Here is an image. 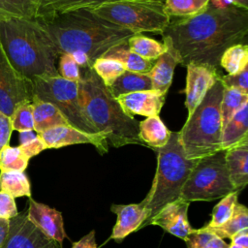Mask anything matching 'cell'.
Returning <instances> with one entry per match:
<instances>
[{
	"label": "cell",
	"instance_id": "52a82bcc",
	"mask_svg": "<svg viewBox=\"0 0 248 248\" xmlns=\"http://www.w3.org/2000/svg\"><path fill=\"white\" fill-rule=\"evenodd\" d=\"M98 16L135 34H161L170 23L165 5L156 0H114L91 9Z\"/></svg>",
	"mask_w": 248,
	"mask_h": 248
},
{
	"label": "cell",
	"instance_id": "6da1fadb",
	"mask_svg": "<svg viewBox=\"0 0 248 248\" xmlns=\"http://www.w3.org/2000/svg\"><path fill=\"white\" fill-rule=\"evenodd\" d=\"M247 34L248 9L210 1L199 15L170 19L162 37L170 44L179 64L219 68L223 52L240 44Z\"/></svg>",
	"mask_w": 248,
	"mask_h": 248
},
{
	"label": "cell",
	"instance_id": "681fc988",
	"mask_svg": "<svg viewBox=\"0 0 248 248\" xmlns=\"http://www.w3.org/2000/svg\"><path fill=\"white\" fill-rule=\"evenodd\" d=\"M60 248H62V247H60Z\"/></svg>",
	"mask_w": 248,
	"mask_h": 248
},
{
	"label": "cell",
	"instance_id": "e0dca14e",
	"mask_svg": "<svg viewBox=\"0 0 248 248\" xmlns=\"http://www.w3.org/2000/svg\"><path fill=\"white\" fill-rule=\"evenodd\" d=\"M126 115L135 118L136 114L146 117L159 115L166 99V94L154 90L133 92L115 98Z\"/></svg>",
	"mask_w": 248,
	"mask_h": 248
},
{
	"label": "cell",
	"instance_id": "8992f818",
	"mask_svg": "<svg viewBox=\"0 0 248 248\" xmlns=\"http://www.w3.org/2000/svg\"><path fill=\"white\" fill-rule=\"evenodd\" d=\"M223 84L220 78L206 92L178 132L179 140L188 159H201L221 150L222 119L221 100Z\"/></svg>",
	"mask_w": 248,
	"mask_h": 248
},
{
	"label": "cell",
	"instance_id": "c3c4849f",
	"mask_svg": "<svg viewBox=\"0 0 248 248\" xmlns=\"http://www.w3.org/2000/svg\"><path fill=\"white\" fill-rule=\"evenodd\" d=\"M156 1H158V2H161V3H163V4H164L166 0H156Z\"/></svg>",
	"mask_w": 248,
	"mask_h": 248
},
{
	"label": "cell",
	"instance_id": "7dc6e473",
	"mask_svg": "<svg viewBox=\"0 0 248 248\" xmlns=\"http://www.w3.org/2000/svg\"><path fill=\"white\" fill-rule=\"evenodd\" d=\"M229 248H242V247H239V246H236V245L231 243V244H229Z\"/></svg>",
	"mask_w": 248,
	"mask_h": 248
},
{
	"label": "cell",
	"instance_id": "ee69618b",
	"mask_svg": "<svg viewBox=\"0 0 248 248\" xmlns=\"http://www.w3.org/2000/svg\"><path fill=\"white\" fill-rule=\"evenodd\" d=\"M231 243L242 247L248 248V229H244L236 233H234L231 238Z\"/></svg>",
	"mask_w": 248,
	"mask_h": 248
},
{
	"label": "cell",
	"instance_id": "8d00e7d4",
	"mask_svg": "<svg viewBox=\"0 0 248 248\" xmlns=\"http://www.w3.org/2000/svg\"><path fill=\"white\" fill-rule=\"evenodd\" d=\"M10 121L13 131L15 130L20 133L34 130L32 103L23 102L16 106L12 114L10 115Z\"/></svg>",
	"mask_w": 248,
	"mask_h": 248
},
{
	"label": "cell",
	"instance_id": "f1b7e54d",
	"mask_svg": "<svg viewBox=\"0 0 248 248\" xmlns=\"http://www.w3.org/2000/svg\"><path fill=\"white\" fill-rule=\"evenodd\" d=\"M219 66L229 75L241 72L248 66V46L240 43L228 47L220 58Z\"/></svg>",
	"mask_w": 248,
	"mask_h": 248
},
{
	"label": "cell",
	"instance_id": "d590c367",
	"mask_svg": "<svg viewBox=\"0 0 248 248\" xmlns=\"http://www.w3.org/2000/svg\"><path fill=\"white\" fill-rule=\"evenodd\" d=\"M91 68L107 87L109 86L125 71V68L119 61L106 57L96 59Z\"/></svg>",
	"mask_w": 248,
	"mask_h": 248
},
{
	"label": "cell",
	"instance_id": "7a4b0ae2",
	"mask_svg": "<svg viewBox=\"0 0 248 248\" xmlns=\"http://www.w3.org/2000/svg\"><path fill=\"white\" fill-rule=\"evenodd\" d=\"M46 30L59 54H84L92 67L109 48L125 43L135 33L111 23L90 8H81L53 16L37 19Z\"/></svg>",
	"mask_w": 248,
	"mask_h": 248
},
{
	"label": "cell",
	"instance_id": "74e56055",
	"mask_svg": "<svg viewBox=\"0 0 248 248\" xmlns=\"http://www.w3.org/2000/svg\"><path fill=\"white\" fill-rule=\"evenodd\" d=\"M18 147L29 160L41 153L43 150L46 149L44 141L40 136L34 132V130L19 133Z\"/></svg>",
	"mask_w": 248,
	"mask_h": 248
},
{
	"label": "cell",
	"instance_id": "b9f144b4",
	"mask_svg": "<svg viewBox=\"0 0 248 248\" xmlns=\"http://www.w3.org/2000/svg\"><path fill=\"white\" fill-rule=\"evenodd\" d=\"M12 132L10 117L0 111V149L9 144Z\"/></svg>",
	"mask_w": 248,
	"mask_h": 248
},
{
	"label": "cell",
	"instance_id": "ffe728a7",
	"mask_svg": "<svg viewBox=\"0 0 248 248\" xmlns=\"http://www.w3.org/2000/svg\"><path fill=\"white\" fill-rule=\"evenodd\" d=\"M114 0H37L36 19H48L81 8H95Z\"/></svg>",
	"mask_w": 248,
	"mask_h": 248
},
{
	"label": "cell",
	"instance_id": "f6af8a7d",
	"mask_svg": "<svg viewBox=\"0 0 248 248\" xmlns=\"http://www.w3.org/2000/svg\"><path fill=\"white\" fill-rule=\"evenodd\" d=\"M9 221L10 220L0 219V247L7 235L8 229H9Z\"/></svg>",
	"mask_w": 248,
	"mask_h": 248
},
{
	"label": "cell",
	"instance_id": "836d02e7",
	"mask_svg": "<svg viewBox=\"0 0 248 248\" xmlns=\"http://www.w3.org/2000/svg\"><path fill=\"white\" fill-rule=\"evenodd\" d=\"M29 159L22 153L18 146L5 145L0 149L1 171H24L28 167Z\"/></svg>",
	"mask_w": 248,
	"mask_h": 248
},
{
	"label": "cell",
	"instance_id": "ba28073f",
	"mask_svg": "<svg viewBox=\"0 0 248 248\" xmlns=\"http://www.w3.org/2000/svg\"><path fill=\"white\" fill-rule=\"evenodd\" d=\"M235 191L226 165V150L199 159L187 178L180 198L186 202H210Z\"/></svg>",
	"mask_w": 248,
	"mask_h": 248
},
{
	"label": "cell",
	"instance_id": "f35d334b",
	"mask_svg": "<svg viewBox=\"0 0 248 248\" xmlns=\"http://www.w3.org/2000/svg\"><path fill=\"white\" fill-rule=\"evenodd\" d=\"M57 72L61 78L67 80L78 82L80 79V68L70 54L61 53L59 55Z\"/></svg>",
	"mask_w": 248,
	"mask_h": 248
},
{
	"label": "cell",
	"instance_id": "ab89813d",
	"mask_svg": "<svg viewBox=\"0 0 248 248\" xmlns=\"http://www.w3.org/2000/svg\"><path fill=\"white\" fill-rule=\"evenodd\" d=\"M220 81L224 88L236 89L248 95V66L237 74L221 76Z\"/></svg>",
	"mask_w": 248,
	"mask_h": 248
},
{
	"label": "cell",
	"instance_id": "7bdbcfd3",
	"mask_svg": "<svg viewBox=\"0 0 248 248\" xmlns=\"http://www.w3.org/2000/svg\"><path fill=\"white\" fill-rule=\"evenodd\" d=\"M72 248H98L95 239V232L91 231L77 242H73Z\"/></svg>",
	"mask_w": 248,
	"mask_h": 248
},
{
	"label": "cell",
	"instance_id": "d4e9b609",
	"mask_svg": "<svg viewBox=\"0 0 248 248\" xmlns=\"http://www.w3.org/2000/svg\"><path fill=\"white\" fill-rule=\"evenodd\" d=\"M102 57L117 60L123 65L125 70L141 74H147L155 62V60L144 59L132 51L127 42L112 46Z\"/></svg>",
	"mask_w": 248,
	"mask_h": 248
},
{
	"label": "cell",
	"instance_id": "cb8c5ba5",
	"mask_svg": "<svg viewBox=\"0 0 248 248\" xmlns=\"http://www.w3.org/2000/svg\"><path fill=\"white\" fill-rule=\"evenodd\" d=\"M113 98L121 95L152 90V83L147 74L130 72L125 70L109 86L107 87Z\"/></svg>",
	"mask_w": 248,
	"mask_h": 248
},
{
	"label": "cell",
	"instance_id": "d6a6232c",
	"mask_svg": "<svg viewBox=\"0 0 248 248\" xmlns=\"http://www.w3.org/2000/svg\"><path fill=\"white\" fill-rule=\"evenodd\" d=\"M184 241L187 248H229V244L223 238L203 227L193 229Z\"/></svg>",
	"mask_w": 248,
	"mask_h": 248
},
{
	"label": "cell",
	"instance_id": "4fadbf2b",
	"mask_svg": "<svg viewBox=\"0 0 248 248\" xmlns=\"http://www.w3.org/2000/svg\"><path fill=\"white\" fill-rule=\"evenodd\" d=\"M186 88H185V107L188 115L193 112L196 107L203 99L206 92L220 78L218 68L204 64H188Z\"/></svg>",
	"mask_w": 248,
	"mask_h": 248
},
{
	"label": "cell",
	"instance_id": "3957f363",
	"mask_svg": "<svg viewBox=\"0 0 248 248\" xmlns=\"http://www.w3.org/2000/svg\"><path fill=\"white\" fill-rule=\"evenodd\" d=\"M0 46L13 67L28 80L59 76V52L36 18L0 19Z\"/></svg>",
	"mask_w": 248,
	"mask_h": 248
},
{
	"label": "cell",
	"instance_id": "7402d4cb",
	"mask_svg": "<svg viewBox=\"0 0 248 248\" xmlns=\"http://www.w3.org/2000/svg\"><path fill=\"white\" fill-rule=\"evenodd\" d=\"M34 131L40 134L57 126H69V122L52 104L32 98Z\"/></svg>",
	"mask_w": 248,
	"mask_h": 248
},
{
	"label": "cell",
	"instance_id": "30bf717a",
	"mask_svg": "<svg viewBox=\"0 0 248 248\" xmlns=\"http://www.w3.org/2000/svg\"><path fill=\"white\" fill-rule=\"evenodd\" d=\"M32 97L31 81L13 67L0 46V111L10 117L16 106Z\"/></svg>",
	"mask_w": 248,
	"mask_h": 248
},
{
	"label": "cell",
	"instance_id": "5b68a950",
	"mask_svg": "<svg viewBox=\"0 0 248 248\" xmlns=\"http://www.w3.org/2000/svg\"><path fill=\"white\" fill-rule=\"evenodd\" d=\"M153 150L157 152V170L151 188L141 201L149 213L143 227L148 226L150 219L164 205L180 198L182 188L199 160L186 157L178 132H170L168 142Z\"/></svg>",
	"mask_w": 248,
	"mask_h": 248
},
{
	"label": "cell",
	"instance_id": "8fae6325",
	"mask_svg": "<svg viewBox=\"0 0 248 248\" xmlns=\"http://www.w3.org/2000/svg\"><path fill=\"white\" fill-rule=\"evenodd\" d=\"M62 244L44 234L22 211L9 221L7 235L0 248H60Z\"/></svg>",
	"mask_w": 248,
	"mask_h": 248
},
{
	"label": "cell",
	"instance_id": "277c9868",
	"mask_svg": "<svg viewBox=\"0 0 248 248\" xmlns=\"http://www.w3.org/2000/svg\"><path fill=\"white\" fill-rule=\"evenodd\" d=\"M78 89L86 116L110 145L116 148L128 144L144 145L139 137V121L125 114L92 68L80 69Z\"/></svg>",
	"mask_w": 248,
	"mask_h": 248
},
{
	"label": "cell",
	"instance_id": "2e32d148",
	"mask_svg": "<svg viewBox=\"0 0 248 248\" xmlns=\"http://www.w3.org/2000/svg\"><path fill=\"white\" fill-rule=\"evenodd\" d=\"M110 211L117 216L110 238L117 241L143 228L149 217V213L141 202L131 204H112Z\"/></svg>",
	"mask_w": 248,
	"mask_h": 248
},
{
	"label": "cell",
	"instance_id": "603a6c76",
	"mask_svg": "<svg viewBox=\"0 0 248 248\" xmlns=\"http://www.w3.org/2000/svg\"><path fill=\"white\" fill-rule=\"evenodd\" d=\"M139 137L145 146L156 149L163 147L168 142L170 131L159 115L149 116L139 122Z\"/></svg>",
	"mask_w": 248,
	"mask_h": 248
},
{
	"label": "cell",
	"instance_id": "bcb514c9",
	"mask_svg": "<svg viewBox=\"0 0 248 248\" xmlns=\"http://www.w3.org/2000/svg\"><path fill=\"white\" fill-rule=\"evenodd\" d=\"M231 1L238 7L248 9V0H231Z\"/></svg>",
	"mask_w": 248,
	"mask_h": 248
},
{
	"label": "cell",
	"instance_id": "d6986e66",
	"mask_svg": "<svg viewBox=\"0 0 248 248\" xmlns=\"http://www.w3.org/2000/svg\"><path fill=\"white\" fill-rule=\"evenodd\" d=\"M226 165L235 191H241L248 183V140L226 150Z\"/></svg>",
	"mask_w": 248,
	"mask_h": 248
},
{
	"label": "cell",
	"instance_id": "ac0fdd59",
	"mask_svg": "<svg viewBox=\"0 0 248 248\" xmlns=\"http://www.w3.org/2000/svg\"><path fill=\"white\" fill-rule=\"evenodd\" d=\"M166 45V51L161 54L154 62L153 67L147 73L151 79L152 90L161 94H166L171 84L175 66L178 64V59L167 40H163Z\"/></svg>",
	"mask_w": 248,
	"mask_h": 248
},
{
	"label": "cell",
	"instance_id": "e575fe53",
	"mask_svg": "<svg viewBox=\"0 0 248 248\" xmlns=\"http://www.w3.org/2000/svg\"><path fill=\"white\" fill-rule=\"evenodd\" d=\"M239 192L240 191H232L222 198V200L214 206L211 220L208 224L205 225V227H219L230 219L237 202V197Z\"/></svg>",
	"mask_w": 248,
	"mask_h": 248
},
{
	"label": "cell",
	"instance_id": "5bb4252c",
	"mask_svg": "<svg viewBox=\"0 0 248 248\" xmlns=\"http://www.w3.org/2000/svg\"><path fill=\"white\" fill-rule=\"evenodd\" d=\"M189 205L190 202L182 199L169 202L150 219L148 225L158 226L184 240L193 230L188 220Z\"/></svg>",
	"mask_w": 248,
	"mask_h": 248
},
{
	"label": "cell",
	"instance_id": "4316f807",
	"mask_svg": "<svg viewBox=\"0 0 248 248\" xmlns=\"http://www.w3.org/2000/svg\"><path fill=\"white\" fill-rule=\"evenodd\" d=\"M210 232H214L221 238H231L234 233L248 229V209L244 204L236 202L233 212L230 219L219 227L207 228L203 227Z\"/></svg>",
	"mask_w": 248,
	"mask_h": 248
},
{
	"label": "cell",
	"instance_id": "f546056e",
	"mask_svg": "<svg viewBox=\"0 0 248 248\" xmlns=\"http://www.w3.org/2000/svg\"><path fill=\"white\" fill-rule=\"evenodd\" d=\"M37 0H0V19L36 16Z\"/></svg>",
	"mask_w": 248,
	"mask_h": 248
},
{
	"label": "cell",
	"instance_id": "44dd1931",
	"mask_svg": "<svg viewBox=\"0 0 248 248\" xmlns=\"http://www.w3.org/2000/svg\"><path fill=\"white\" fill-rule=\"evenodd\" d=\"M244 140H248V103L243 104L222 129L221 148L227 150Z\"/></svg>",
	"mask_w": 248,
	"mask_h": 248
},
{
	"label": "cell",
	"instance_id": "1f68e13d",
	"mask_svg": "<svg viewBox=\"0 0 248 248\" xmlns=\"http://www.w3.org/2000/svg\"><path fill=\"white\" fill-rule=\"evenodd\" d=\"M248 103V95L236 89L224 88L221 100V119L222 129L227 125L234 113L242 107L243 104Z\"/></svg>",
	"mask_w": 248,
	"mask_h": 248
},
{
	"label": "cell",
	"instance_id": "9a60e30c",
	"mask_svg": "<svg viewBox=\"0 0 248 248\" xmlns=\"http://www.w3.org/2000/svg\"><path fill=\"white\" fill-rule=\"evenodd\" d=\"M26 212L28 219L44 234L62 244L67 234L64 230L63 217L60 211L30 198Z\"/></svg>",
	"mask_w": 248,
	"mask_h": 248
},
{
	"label": "cell",
	"instance_id": "484cf974",
	"mask_svg": "<svg viewBox=\"0 0 248 248\" xmlns=\"http://www.w3.org/2000/svg\"><path fill=\"white\" fill-rule=\"evenodd\" d=\"M0 191L6 192L13 198L31 197V186L24 171H0Z\"/></svg>",
	"mask_w": 248,
	"mask_h": 248
},
{
	"label": "cell",
	"instance_id": "9c48e42d",
	"mask_svg": "<svg viewBox=\"0 0 248 248\" xmlns=\"http://www.w3.org/2000/svg\"><path fill=\"white\" fill-rule=\"evenodd\" d=\"M31 85L32 98L54 105L71 126L88 134H99L80 104L78 82L55 76L36 78Z\"/></svg>",
	"mask_w": 248,
	"mask_h": 248
},
{
	"label": "cell",
	"instance_id": "60d3db41",
	"mask_svg": "<svg viewBox=\"0 0 248 248\" xmlns=\"http://www.w3.org/2000/svg\"><path fill=\"white\" fill-rule=\"evenodd\" d=\"M18 214L15 198L0 191V219L11 220Z\"/></svg>",
	"mask_w": 248,
	"mask_h": 248
},
{
	"label": "cell",
	"instance_id": "7c38bea8",
	"mask_svg": "<svg viewBox=\"0 0 248 248\" xmlns=\"http://www.w3.org/2000/svg\"><path fill=\"white\" fill-rule=\"evenodd\" d=\"M44 141L46 148H60L73 144H92L100 154L108 150V142L104 134H88L75 127L57 126L38 134Z\"/></svg>",
	"mask_w": 248,
	"mask_h": 248
},
{
	"label": "cell",
	"instance_id": "83f0119b",
	"mask_svg": "<svg viewBox=\"0 0 248 248\" xmlns=\"http://www.w3.org/2000/svg\"><path fill=\"white\" fill-rule=\"evenodd\" d=\"M127 44L132 51L144 59L153 61L156 60L167 49L164 43H160L156 40L145 37L141 33L131 36L128 39Z\"/></svg>",
	"mask_w": 248,
	"mask_h": 248
},
{
	"label": "cell",
	"instance_id": "4dcf8cb0",
	"mask_svg": "<svg viewBox=\"0 0 248 248\" xmlns=\"http://www.w3.org/2000/svg\"><path fill=\"white\" fill-rule=\"evenodd\" d=\"M210 0H166L165 10L170 18H184L201 14Z\"/></svg>",
	"mask_w": 248,
	"mask_h": 248
}]
</instances>
